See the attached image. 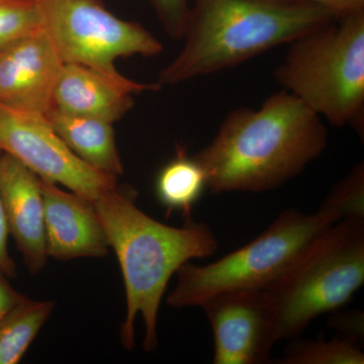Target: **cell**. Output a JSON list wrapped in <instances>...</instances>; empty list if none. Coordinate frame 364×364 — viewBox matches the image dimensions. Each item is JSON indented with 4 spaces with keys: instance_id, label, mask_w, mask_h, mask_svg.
Wrapping results in <instances>:
<instances>
[{
    "instance_id": "6da1fadb",
    "label": "cell",
    "mask_w": 364,
    "mask_h": 364,
    "mask_svg": "<svg viewBox=\"0 0 364 364\" xmlns=\"http://www.w3.org/2000/svg\"><path fill=\"white\" fill-rule=\"evenodd\" d=\"M327 144L322 117L282 90L258 109L229 112L214 139L193 157L215 195L265 193L299 176Z\"/></svg>"
},
{
    "instance_id": "7a4b0ae2",
    "label": "cell",
    "mask_w": 364,
    "mask_h": 364,
    "mask_svg": "<svg viewBox=\"0 0 364 364\" xmlns=\"http://www.w3.org/2000/svg\"><path fill=\"white\" fill-rule=\"evenodd\" d=\"M138 193L119 186L102 193L95 203L123 274L126 317L121 325L122 345L135 347V321L145 324L143 349L158 345V313L172 275L193 259H205L218 250L214 232L205 223L186 219L182 227L163 224L136 207Z\"/></svg>"
},
{
    "instance_id": "3957f363",
    "label": "cell",
    "mask_w": 364,
    "mask_h": 364,
    "mask_svg": "<svg viewBox=\"0 0 364 364\" xmlns=\"http://www.w3.org/2000/svg\"><path fill=\"white\" fill-rule=\"evenodd\" d=\"M336 18L311 0H191L183 48L157 83L176 85L233 68Z\"/></svg>"
},
{
    "instance_id": "277c9868",
    "label": "cell",
    "mask_w": 364,
    "mask_h": 364,
    "mask_svg": "<svg viewBox=\"0 0 364 364\" xmlns=\"http://www.w3.org/2000/svg\"><path fill=\"white\" fill-rule=\"evenodd\" d=\"M273 77L332 126L363 138L364 9L289 43Z\"/></svg>"
},
{
    "instance_id": "5b68a950",
    "label": "cell",
    "mask_w": 364,
    "mask_h": 364,
    "mask_svg": "<svg viewBox=\"0 0 364 364\" xmlns=\"http://www.w3.org/2000/svg\"><path fill=\"white\" fill-rule=\"evenodd\" d=\"M364 282V219L336 223L264 289L279 317L280 340L294 339L318 316L346 306Z\"/></svg>"
},
{
    "instance_id": "8992f818",
    "label": "cell",
    "mask_w": 364,
    "mask_h": 364,
    "mask_svg": "<svg viewBox=\"0 0 364 364\" xmlns=\"http://www.w3.org/2000/svg\"><path fill=\"white\" fill-rule=\"evenodd\" d=\"M333 223L317 212L294 208L282 213L247 245L207 265L184 263L167 296L172 308H193L215 294L238 289H267L293 264L299 254Z\"/></svg>"
},
{
    "instance_id": "52a82bcc",
    "label": "cell",
    "mask_w": 364,
    "mask_h": 364,
    "mask_svg": "<svg viewBox=\"0 0 364 364\" xmlns=\"http://www.w3.org/2000/svg\"><path fill=\"white\" fill-rule=\"evenodd\" d=\"M43 26L64 63L97 72L131 95L157 91V82H136L117 70L119 58L155 57L163 47L140 23L121 20L102 0H39Z\"/></svg>"
},
{
    "instance_id": "ba28073f",
    "label": "cell",
    "mask_w": 364,
    "mask_h": 364,
    "mask_svg": "<svg viewBox=\"0 0 364 364\" xmlns=\"http://www.w3.org/2000/svg\"><path fill=\"white\" fill-rule=\"evenodd\" d=\"M0 150L41 179L95 202L117 177L93 168L69 149L43 114L0 104Z\"/></svg>"
},
{
    "instance_id": "9c48e42d",
    "label": "cell",
    "mask_w": 364,
    "mask_h": 364,
    "mask_svg": "<svg viewBox=\"0 0 364 364\" xmlns=\"http://www.w3.org/2000/svg\"><path fill=\"white\" fill-rule=\"evenodd\" d=\"M212 327L215 364H267L280 340L279 317L262 289L225 291L200 306Z\"/></svg>"
},
{
    "instance_id": "30bf717a",
    "label": "cell",
    "mask_w": 364,
    "mask_h": 364,
    "mask_svg": "<svg viewBox=\"0 0 364 364\" xmlns=\"http://www.w3.org/2000/svg\"><path fill=\"white\" fill-rule=\"evenodd\" d=\"M64 64L44 28L0 50V104L46 116Z\"/></svg>"
},
{
    "instance_id": "8fae6325",
    "label": "cell",
    "mask_w": 364,
    "mask_h": 364,
    "mask_svg": "<svg viewBox=\"0 0 364 364\" xmlns=\"http://www.w3.org/2000/svg\"><path fill=\"white\" fill-rule=\"evenodd\" d=\"M41 188L48 256L57 260L107 256L111 246L95 203L44 179Z\"/></svg>"
},
{
    "instance_id": "7c38bea8",
    "label": "cell",
    "mask_w": 364,
    "mask_h": 364,
    "mask_svg": "<svg viewBox=\"0 0 364 364\" xmlns=\"http://www.w3.org/2000/svg\"><path fill=\"white\" fill-rule=\"evenodd\" d=\"M0 200L9 233L28 272L37 274L47 263L45 208L41 179L11 155L0 156Z\"/></svg>"
},
{
    "instance_id": "4fadbf2b",
    "label": "cell",
    "mask_w": 364,
    "mask_h": 364,
    "mask_svg": "<svg viewBox=\"0 0 364 364\" xmlns=\"http://www.w3.org/2000/svg\"><path fill=\"white\" fill-rule=\"evenodd\" d=\"M132 95L87 67L65 63L55 87L51 109L114 124L133 107Z\"/></svg>"
},
{
    "instance_id": "5bb4252c",
    "label": "cell",
    "mask_w": 364,
    "mask_h": 364,
    "mask_svg": "<svg viewBox=\"0 0 364 364\" xmlns=\"http://www.w3.org/2000/svg\"><path fill=\"white\" fill-rule=\"evenodd\" d=\"M45 117L55 133L83 161L109 176H123V163L112 123L93 117L71 116L55 109Z\"/></svg>"
},
{
    "instance_id": "9a60e30c",
    "label": "cell",
    "mask_w": 364,
    "mask_h": 364,
    "mask_svg": "<svg viewBox=\"0 0 364 364\" xmlns=\"http://www.w3.org/2000/svg\"><path fill=\"white\" fill-rule=\"evenodd\" d=\"M207 188L205 171L195 157L186 155L183 148L167 163L157 176L156 195L160 203L171 212H181L184 219L191 218L193 205Z\"/></svg>"
},
{
    "instance_id": "2e32d148",
    "label": "cell",
    "mask_w": 364,
    "mask_h": 364,
    "mask_svg": "<svg viewBox=\"0 0 364 364\" xmlns=\"http://www.w3.org/2000/svg\"><path fill=\"white\" fill-rule=\"evenodd\" d=\"M53 301L26 299L0 318V364H16L28 351L54 309Z\"/></svg>"
},
{
    "instance_id": "e0dca14e",
    "label": "cell",
    "mask_w": 364,
    "mask_h": 364,
    "mask_svg": "<svg viewBox=\"0 0 364 364\" xmlns=\"http://www.w3.org/2000/svg\"><path fill=\"white\" fill-rule=\"evenodd\" d=\"M286 364H363L364 354L354 342L337 336L330 340H294L284 351Z\"/></svg>"
},
{
    "instance_id": "ac0fdd59",
    "label": "cell",
    "mask_w": 364,
    "mask_h": 364,
    "mask_svg": "<svg viewBox=\"0 0 364 364\" xmlns=\"http://www.w3.org/2000/svg\"><path fill=\"white\" fill-rule=\"evenodd\" d=\"M318 212L333 223L364 219V165L359 163L321 203Z\"/></svg>"
},
{
    "instance_id": "d6986e66",
    "label": "cell",
    "mask_w": 364,
    "mask_h": 364,
    "mask_svg": "<svg viewBox=\"0 0 364 364\" xmlns=\"http://www.w3.org/2000/svg\"><path fill=\"white\" fill-rule=\"evenodd\" d=\"M43 28L39 0H0V50Z\"/></svg>"
},
{
    "instance_id": "ffe728a7",
    "label": "cell",
    "mask_w": 364,
    "mask_h": 364,
    "mask_svg": "<svg viewBox=\"0 0 364 364\" xmlns=\"http://www.w3.org/2000/svg\"><path fill=\"white\" fill-rule=\"evenodd\" d=\"M151 4L170 37L173 39L183 37L191 0H151Z\"/></svg>"
},
{
    "instance_id": "44dd1931",
    "label": "cell",
    "mask_w": 364,
    "mask_h": 364,
    "mask_svg": "<svg viewBox=\"0 0 364 364\" xmlns=\"http://www.w3.org/2000/svg\"><path fill=\"white\" fill-rule=\"evenodd\" d=\"M332 329L339 332V336L358 343L364 336V314L360 310H340L333 312L328 322Z\"/></svg>"
},
{
    "instance_id": "7402d4cb",
    "label": "cell",
    "mask_w": 364,
    "mask_h": 364,
    "mask_svg": "<svg viewBox=\"0 0 364 364\" xmlns=\"http://www.w3.org/2000/svg\"><path fill=\"white\" fill-rule=\"evenodd\" d=\"M9 229H7L6 215L0 200V270L9 277L16 275V263L9 255L7 248V239H9Z\"/></svg>"
},
{
    "instance_id": "603a6c76",
    "label": "cell",
    "mask_w": 364,
    "mask_h": 364,
    "mask_svg": "<svg viewBox=\"0 0 364 364\" xmlns=\"http://www.w3.org/2000/svg\"><path fill=\"white\" fill-rule=\"evenodd\" d=\"M7 277H9L0 270V318L28 299V296L14 289Z\"/></svg>"
},
{
    "instance_id": "cb8c5ba5",
    "label": "cell",
    "mask_w": 364,
    "mask_h": 364,
    "mask_svg": "<svg viewBox=\"0 0 364 364\" xmlns=\"http://www.w3.org/2000/svg\"><path fill=\"white\" fill-rule=\"evenodd\" d=\"M340 16L364 9V0H311Z\"/></svg>"
}]
</instances>
